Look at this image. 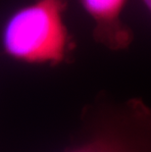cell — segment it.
Here are the masks:
<instances>
[{
  "mask_svg": "<svg viewBox=\"0 0 151 152\" xmlns=\"http://www.w3.org/2000/svg\"><path fill=\"white\" fill-rule=\"evenodd\" d=\"M68 0H34L5 23L4 52L30 64L57 66L68 62L76 44L64 21Z\"/></svg>",
  "mask_w": 151,
  "mask_h": 152,
  "instance_id": "1",
  "label": "cell"
},
{
  "mask_svg": "<svg viewBox=\"0 0 151 152\" xmlns=\"http://www.w3.org/2000/svg\"><path fill=\"white\" fill-rule=\"evenodd\" d=\"M65 152H151V111L131 98L99 114L85 138Z\"/></svg>",
  "mask_w": 151,
  "mask_h": 152,
  "instance_id": "2",
  "label": "cell"
},
{
  "mask_svg": "<svg viewBox=\"0 0 151 152\" xmlns=\"http://www.w3.org/2000/svg\"><path fill=\"white\" fill-rule=\"evenodd\" d=\"M94 22L93 38L109 50H124L131 44L133 33L122 21L127 0H80Z\"/></svg>",
  "mask_w": 151,
  "mask_h": 152,
  "instance_id": "3",
  "label": "cell"
},
{
  "mask_svg": "<svg viewBox=\"0 0 151 152\" xmlns=\"http://www.w3.org/2000/svg\"><path fill=\"white\" fill-rule=\"evenodd\" d=\"M139 1L142 3V5L145 7V9H147L148 11H150L151 8V0H139Z\"/></svg>",
  "mask_w": 151,
  "mask_h": 152,
  "instance_id": "4",
  "label": "cell"
}]
</instances>
